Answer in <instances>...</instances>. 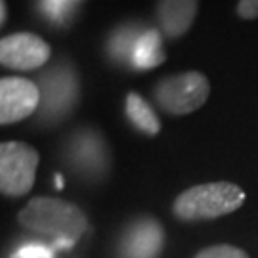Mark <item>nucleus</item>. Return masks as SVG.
Instances as JSON below:
<instances>
[{"label": "nucleus", "mask_w": 258, "mask_h": 258, "mask_svg": "<svg viewBox=\"0 0 258 258\" xmlns=\"http://www.w3.org/2000/svg\"><path fill=\"white\" fill-rule=\"evenodd\" d=\"M199 10V0H159L157 19L161 33L170 40L185 35L195 21Z\"/></svg>", "instance_id": "6e6552de"}, {"label": "nucleus", "mask_w": 258, "mask_h": 258, "mask_svg": "<svg viewBox=\"0 0 258 258\" xmlns=\"http://www.w3.org/2000/svg\"><path fill=\"white\" fill-rule=\"evenodd\" d=\"M12 258H54V252L44 245H27L14 252Z\"/></svg>", "instance_id": "2eb2a0df"}, {"label": "nucleus", "mask_w": 258, "mask_h": 258, "mask_svg": "<svg viewBox=\"0 0 258 258\" xmlns=\"http://www.w3.org/2000/svg\"><path fill=\"white\" fill-rule=\"evenodd\" d=\"M40 115L46 120L63 119L77 103L79 98V79L71 65H55L42 75L40 83Z\"/></svg>", "instance_id": "39448f33"}, {"label": "nucleus", "mask_w": 258, "mask_h": 258, "mask_svg": "<svg viewBox=\"0 0 258 258\" xmlns=\"http://www.w3.org/2000/svg\"><path fill=\"white\" fill-rule=\"evenodd\" d=\"M165 48L163 38L157 29H146L140 35L136 46L130 55V65L134 69H153L165 61Z\"/></svg>", "instance_id": "9d476101"}, {"label": "nucleus", "mask_w": 258, "mask_h": 258, "mask_svg": "<svg viewBox=\"0 0 258 258\" xmlns=\"http://www.w3.org/2000/svg\"><path fill=\"white\" fill-rule=\"evenodd\" d=\"M19 224L29 231L46 235L57 243L71 247L86 230V214L77 205L57 197H35L18 216Z\"/></svg>", "instance_id": "f257e3e1"}, {"label": "nucleus", "mask_w": 258, "mask_h": 258, "mask_svg": "<svg viewBox=\"0 0 258 258\" xmlns=\"http://www.w3.org/2000/svg\"><path fill=\"white\" fill-rule=\"evenodd\" d=\"M163 249V228L151 218L136 222L124 237L128 258H157Z\"/></svg>", "instance_id": "1a4fd4ad"}, {"label": "nucleus", "mask_w": 258, "mask_h": 258, "mask_svg": "<svg viewBox=\"0 0 258 258\" xmlns=\"http://www.w3.org/2000/svg\"><path fill=\"white\" fill-rule=\"evenodd\" d=\"M124 109H126V117L128 120L146 136H157L163 124L157 117L153 107L149 105L138 92H128L126 100H124Z\"/></svg>", "instance_id": "9b49d317"}, {"label": "nucleus", "mask_w": 258, "mask_h": 258, "mask_svg": "<svg viewBox=\"0 0 258 258\" xmlns=\"http://www.w3.org/2000/svg\"><path fill=\"white\" fill-rule=\"evenodd\" d=\"M0 10H2V16H0V21H2V25L6 23V14H8V10H6V2L2 0L0 2Z\"/></svg>", "instance_id": "f3484780"}, {"label": "nucleus", "mask_w": 258, "mask_h": 258, "mask_svg": "<svg viewBox=\"0 0 258 258\" xmlns=\"http://www.w3.org/2000/svg\"><path fill=\"white\" fill-rule=\"evenodd\" d=\"M211 96V83L199 71L168 75L153 90L157 105L170 115H189L201 109Z\"/></svg>", "instance_id": "7ed1b4c3"}, {"label": "nucleus", "mask_w": 258, "mask_h": 258, "mask_svg": "<svg viewBox=\"0 0 258 258\" xmlns=\"http://www.w3.org/2000/svg\"><path fill=\"white\" fill-rule=\"evenodd\" d=\"M195 258H250L247 252L233 245H212L199 250Z\"/></svg>", "instance_id": "4468645a"}, {"label": "nucleus", "mask_w": 258, "mask_h": 258, "mask_svg": "<svg viewBox=\"0 0 258 258\" xmlns=\"http://www.w3.org/2000/svg\"><path fill=\"white\" fill-rule=\"evenodd\" d=\"M40 155L25 142H4L0 146V191L6 197H23L37 178Z\"/></svg>", "instance_id": "20e7f679"}, {"label": "nucleus", "mask_w": 258, "mask_h": 258, "mask_svg": "<svg viewBox=\"0 0 258 258\" xmlns=\"http://www.w3.org/2000/svg\"><path fill=\"white\" fill-rule=\"evenodd\" d=\"M235 12L241 19H247V21L258 19V0H239Z\"/></svg>", "instance_id": "dca6fc26"}, {"label": "nucleus", "mask_w": 258, "mask_h": 258, "mask_svg": "<svg viewBox=\"0 0 258 258\" xmlns=\"http://www.w3.org/2000/svg\"><path fill=\"white\" fill-rule=\"evenodd\" d=\"M245 191L231 182H209L185 189L174 199L172 212L184 222L214 220L241 209Z\"/></svg>", "instance_id": "f03ea898"}, {"label": "nucleus", "mask_w": 258, "mask_h": 258, "mask_svg": "<svg viewBox=\"0 0 258 258\" xmlns=\"http://www.w3.org/2000/svg\"><path fill=\"white\" fill-rule=\"evenodd\" d=\"M77 2L81 0H40V8L55 23H67Z\"/></svg>", "instance_id": "ddd939ff"}, {"label": "nucleus", "mask_w": 258, "mask_h": 258, "mask_svg": "<svg viewBox=\"0 0 258 258\" xmlns=\"http://www.w3.org/2000/svg\"><path fill=\"white\" fill-rule=\"evenodd\" d=\"M40 107V88L23 77H2L0 81V122L14 124L27 119Z\"/></svg>", "instance_id": "0eeeda50"}, {"label": "nucleus", "mask_w": 258, "mask_h": 258, "mask_svg": "<svg viewBox=\"0 0 258 258\" xmlns=\"http://www.w3.org/2000/svg\"><path fill=\"white\" fill-rule=\"evenodd\" d=\"M50 57V44L33 33H14L0 40V63L14 71H37Z\"/></svg>", "instance_id": "423d86ee"}, {"label": "nucleus", "mask_w": 258, "mask_h": 258, "mask_svg": "<svg viewBox=\"0 0 258 258\" xmlns=\"http://www.w3.org/2000/svg\"><path fill=\"white\" fill-rule=\"evenodd\" d=\"M146 29H140L136 25H126V27H119L109 40V50L115 59H128L132 55V50L138 42L140 35Z\"/></svg>", "instance_id": "f8f14e48"}, {"label": "nucleus", "mask_w": 258, "mask_h": 258, "mask_svg": "<svg viewBox=\"0 0 258 258\" xmlns=\"http://www.w3.org/2000/svg\"><path fill=\"white\" fill-rule=\"evenodd\" d=\"M55 184H57V187H59V189L63 187V180H61V176H59V174L55 176Z\"/></svg>", "instance_id": "a211bd4d"}]
</instances>
